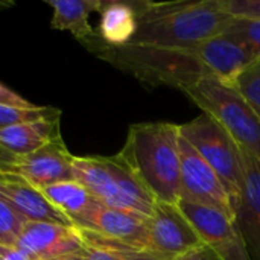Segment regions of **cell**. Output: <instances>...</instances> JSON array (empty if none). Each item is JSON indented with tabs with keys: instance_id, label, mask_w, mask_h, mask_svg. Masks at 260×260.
Wrapping results in <instances>:
<instances>
[{
	"instance_id": "6da1fadb",
	"label": "cell",
	"mask_w": 260,
	"mask_h": 260,
	"mask_svg": "<svg viewBox=\"0 0 260 260\" xmlns=\"http://www.w3.org/2000/svg\"><path fill=\"white\" fill-rule=\"evenodd\" d=\"M137 30L128 44L151 47H192L225 34L230 17L221 0L136 2Z\"/></svg>"
},
{
	"instance_id": "7a4b0ae2",
	"label": "cell",
	"mask_w": 260,
	"mask_h": 260,
	"mask_svg": "<svg viewBox=\"0 0 260 260\" xmlns=\"http://www.w3.org/2000/svg\"><path fill=\"white\" fill-rule=\"evenodd\" d=\"M119 157L155 201L178 204L180 125L169 122L131 125Z\"/></svg>"
},
{
	"instance_id": "3957f363",
	"label": "cell",
	"mask_w": 260,
	"mask_h": 260,
	"mask_svg": "<svg viewBox=\"0 0 260 260\" xmlns=\"http://www.w3.org/2000/svg\"><path fill=\"white\" fill-rule=\"evenodd\" d=\"M201 44L192 47H151L136 44L113 47L105 44L98 35L87 49L146 84L154 87L168 85L184 91L204 78H213L206 64Z\"/></svg>"
},
{
	"instance_id": "277c9868",
	"label": "cell",
	"mask_w": 260,
	"mask_h": 260,
	"mask_svg": "<svg viewBox=\"0 0 260 260\" xmlns=\"http://www.w3.org/2000/svg\"><path fill=\"white\" fill-rule=\"evenodd\" d=\"M75 181L82 184L90 195L107 207L119 209L151 218L155 207L154 197L140 183L129 166L114 157H75Z\"/></svg>"
},
{
	"instance_id": "5b68a950",
	"label": "cell",
	"mask_w": 260,
	"mask_h": 260,
	"mask_svg": "<svg viewBox=\"0 0 260 260\" xmlns=\"http://www.w3.org/2000/svg\"><path fill=\"white\" fill-rule=\"evenodd\" d=\"M183 93L218 120L242 151L260 161V117L235 88L204 78Z\"/></svg>"
},
{
	"instance_id": "8992f818",
	"label": "cell",
	"mask_w": 260,
	"mask_h": 260,
	"mask_svg": "<svg viewBox=\"0 0 260 260\" xmlns=\"http://www.w3.org/2000/svg\"><path fill=\"white\" fill-rule=\"evenodd\" d=\"M180 136L207 161L221 178L233 206L242 198L245 187L242 149L224 126L212 116L203 113L200 117L180 125Z\"/></svg>"
},
{
	"instance_id": "52a82bcc",
	"label": "cell",
	"mask_w": 260,
	"mask_h": 260,
	"mask_svg": "<svg viewBox=\"0 0 260 260\" xmlns=\"http://www.w3.org/2000/svg\"><path fill=\"white\" fill-rule=\"evenodd\" d=\"M180 200L215 209L236 221L233 201L221 178L193 146L180 136ZM178 200V201H180Z\"/></svg>"
},
{
	"instance_id": "ba28073f",
	"label": "cell",
	"mask_w": 260,
	"mask_h": 260,
	"mask_svg": "<svg viewBox=\"0 0 260 260\" xmlns=\"http://www.w3.org/2000/svg\"><path fill=\"white\" fill-rule=\"evenodd\" d=\"M203 244L178 204L155 203L148 218V251L161 260H175Z\"/></svg>"
},
{
	"instance_id": "9c48e42d",
	"label": "cell",
	"mask_w": 260,
	"mask_h": 260,
	"mask_svg": "<svg viewBox=\"0 0 260 260\" xmlns=\"http://www.w3.org/2000/svg\"><path fill=\"white\" fill-rule=\"evenodd\" d=\"M178 207L190 221L201 241L221 260H253L235 219L204 206L180 200Z\"/></svg>"
},
{
	"instance_id": "30bf717a",
	"label": "cell",
	"mask_w": 260,
	"mask_h": 260,
	"mask_svg": "<svg viewBox=\"0 0 260 260\" xmlns=\"http://www.w3.org/2000/svg\"><path fill=\"white\" fill-rule=\"evenodd\" d=\"M73 224L76 229L94 232L131 248H148V218L107 207L98 200H93L87 210L79 215Z\"/></svg>"
},
{
	"instance_id": "8fae6325",
	"label": "cell",
	"mask_w": 260,
	"mask_h": 260,
	"mask_svg": "<svg viewBox=\"0 0 260 260\" xmlns=\"http://www.w3.org/2000/svg\"><path fill=\"white\" fill-rule=\"evenodd\" d=\"M30 260L50 259L85 250L84 238L76 227L55 222L27 221L14 245Z\"/></svg>"
},
{
	"instance_id": "7c38bea8",
	"label": "cell",
	"mask_w": 260,
	"mask_h": 260,
	"mask_svg": "<svg viewBox=\"0 0 260 260\" xmlns=\"http://www.w3.org/2000/svg\"><path fill=\"white\" fill-rule=\"evenodd\" d=\"M12 171L37 189L56 183L75 181L73 155L66 148L62 137L47 143L29 155L18 157Z\"/></svg>"
},
{
	"instance_id": "4fadbf2b",
	"label": "cell",
	"mask_w": 260,
	"mask_h": 260,
	"mask_svg": "<svg viewBox=\"0 0 260 260\" xmlns=\"http://www.w3.org/2000/svg\"><path fill=\"white\" fill-rule=\"evenodd\" d=\"M0 200L11 204L29 221H44L75 227L64 213L46 200L40 189L27 183L14 171H0Z\"/></svg>"
},
{
	"instance_id": "5bb4252c",
	"label": "cell",
	"mask_w": 260,
	"mask_h": 260,
	"mask_svg": "<svg viewBox=\"0 0 260 260\" xmlns=\"http://www.w3.org/2000/svg\"><path fill=\"white\" fill-rule=\"evenodd\" d=\"M245 187L235 206L236 224L253 260H260V161L242 151Z\"/></svg>"
},
{
	"instance_id": "9a60e30c",
	"label": "cell",
	"mask_w": 260,
	"mask_h": 260,
	"mask_svg": "<svg viewBox=\"0 0 260 260\" xmlns=\"http://www.w3.org/2000/svg\"><path fill=\"white\" fill-rule=\"evenodd\" d=\"M58 139H61L59 119L20 123L0 129V148L17 158L29 155Z\"/></svg>"
},
{
	"instance_id": "2e32d148",
	"label": "cell",
	"mask_w": 260,
	"mask_h": 260,
	"mask_svg": "<svg viewBox=\"0 0 260 260\" xmlns=\"http://www.w3.org/2000/svg\"><path fill=\"white\" fill-rule=\"evenodd\" d=\"M53 9L50 27L56 30H69L85 47L98 37V32L90 26L88 17L91 12L102 9L101 0H49Z\"/></svg>"
},
{
	"instance_id": "e0dca14e",
	"label": "cell",
	"mask_w": 260,
	"mask_h": 260,
	"mask_svg": "<svg viewBox=\"0 0 260 260\" xmlns=\"http://www.w3.org/2000/svg\"><path fill=\"white\" fill-rule=\"evenodd\" d=\"M137 30V14L131 3L104 2L98 35L113 47L128 44Z\"/></svg>"
},
{
	"instance_id": "ac0fdd59",
	"label": "cell",
	"mask_w": 260,
	"mask_h": 260,
	"mask_svg": "<svg viewBox=\"0 0 260 260\" xmlns=\"http://www.w3.org/2000/svg\"><path fill=\"white\" fill-rule=\"evenodd\" d=\"M40 190L46 197V200L53 207H56L61 213H64L72 222L79 215H82L87 210V207L91 204V201L94 200L90 195V192L78 181L56 183V184L43 187Z\"/></svg>"
},
{
	"instance_id": "d6986e66",
	"label": "cell",
	"mask_w": 260,
	"mask_h": 260,
	"mask_svg": "<svg viewBox=\"0 0 260 260\" xmlns=\"http://www.w3.org/2000/svg\"><path fill=\"white\" fill-rule=\"evenodd\" d=\"M61 111L53 107H34V108H21V107H11V105H0V129L20 125V123H29V122H38V120H47V119H59Z\"/></svg>"
},
{
	"instance_id": "ffe728a7",
	"label": "cell",
	"mask_w": 260,
	"mask_h": 260,
	"mask_svg": "<svg viewBox=\"0 0 260 260\" xmlns=\"http://www.w3.org/2000/svg\"><path fill=\"white\" fill-rule=\"evenodd\" d=\"M224 35L241 44L254 59L260 56V20L233 18Z\"/></svg>"
},
{
	"instance_id": "44dd1931",
	"label": "cell",
	"mask_w": 260,
	"mask_h": 260,
	"mask_svg": "<svg viewBox=\"0 0 260 260\" xmlns=\"http://www.w3.org/2000/svg\"><path fill=\"white\" fill-rule=\"evenodd\" d=\"M79 232L85 242V260H120L125 248H128V245L107 239L94 232L81 229Z\"/></svg>"
},
{
	"instance_id": "7402d4cb",
	"label": "cell",
	"mask_w": 260,
	"mask_h": 260,
	"mask_svg": "<svg viewBox=\"0 0 260 260\" xmlns=\"http://www.w3.org/2000/svg\"><path fill=\"white\" fill-rule=\"evenodd\" d=\"M260 117V56L251 61L238 76L233 87Z\"/></svg>"
},
{
	"instance_id": "603a6c76",
	"label": "cell",
	"mask_w": 260,
	"mask_h": 260,
	"mask_svg": "<svg viewBox=\"0 0 260 260\" xmlns=\"http://www.w3.org/2000/svg\"><path fill=\"white\" fill-rule=\"evenodd\" d=\"M29 219H26L11 204L0 200V245L14 247L23 225Z\"/></svg>"
},
{
	"instance_id": "cb8c5ba5",
	"label": "cell",
	"mask_w": 260,
	"mask_h": 260,
	"mask_svg": "<svg viewBox=\"0 0 260 260\" xmlns=\"http://www.w3.org/2000/svg\"><path fill=\"white\" fill-rule=\"evenodd\" d=\"M221 6L233 18L260 20V0H221Z\"/></svg>"
},
{
	"instance_id": "d4e9b609",
	"label": "cell",
	"mask_w": 260,
	"mask_h": 260,
	"mask_svg": "<svg viewBox=\"0 0 260 260\" xmlns=\"http://www.w3.org/2000/svg\"><path fill=\"white\" fill-rule=\"evenodd\" d=\"M0 105H11V107H21V108H34L35 104L29 102L14 90L8 88L6 85L0 84Z\"/></svg>"
},
{
	"instance_id": "484cf974",
	"label": "cell",
	"mask_w": 260,
	"mask_h": 260,
	"mask_svg": "<svg viewBox=\"0 0 260 260\" xmlns=\"http://www.w3.org/2000/svg\"><path fill=\"white\" fill-rule=\"evenodd\" d=\"M175 260H221V259L215 254V251H213L210 247H207L206 244H203L201 247H198V248H195V250H192V251H189V253H186V254H183V256H180V257H177Z\"/></svg>"
},
{
	"instance_id": "4316f807",
	"label": "cell",
	"mask_w": 260,
	"mask_h": 260,
	"mask_svg": "<svg viewBox=\"0 0 260 260\" xmlns=\"http://www.w3.org/2000/svg\"><path fill=\"white\" fill-rule=\"evenodd\" d=\"M120 260H161L160 257H157L154 253L148 251V250H137V248H125L122 259Z\"/></svg>"
},
{
	"instance_id": "83f0119b",
	"label": "cell",
	"mask_w": 260,
	"mask_h": 260,
	"mask_svg": "<svg viewBox=\"0 0 260 260\" xmlns=\"http://www.w3.org/2000/svg\"><path fill=\"white\" fill-rule=\"evenodd\" d=\"M0 260H30L23 251L11 245H0Z\"/></svg>"
},
{
	"instance_id": "f1b7e54d",
	"label": "cell",
	"mask_w": 260,
	"mask_h": 260,
	"mask_svg": "<svg viewBox=\"0 0 260 260\" xmlns=\"http://www.w3.org/2000/svg\"><path fill=\"white\" fill-rule=\"evenodd\" d=\"M15 161H17V157L11 155L9 152L0 148V171H12Z\"/></svg>"
},
{
	"instance_id": "f546056e",
	"label": "cell",
	"mask_w": 260,
	"mask_h": 260,
	"mask_svg": "<svg viewBox=\"0 0 260 260\" xmlns=\"http://www.w3.org/2000/svg\"><path fill=\"white\" fill-rule=\"evenodd\" d=\"M85 251V250H84ZM84 251L81 253H73V254H66V256H58V257H50V259H41V260H85Z\"/></svg>"
}]
</instances>
